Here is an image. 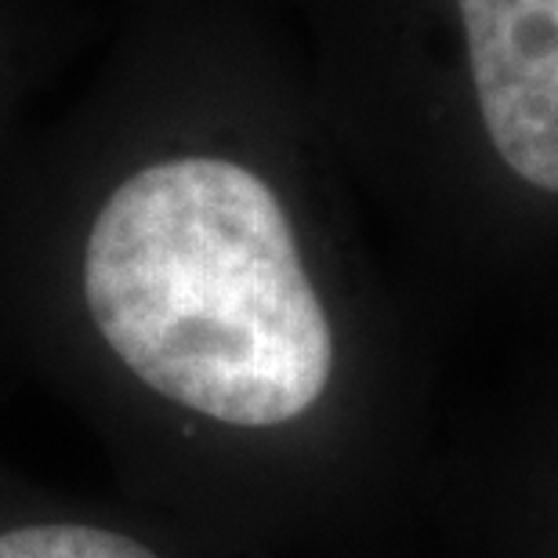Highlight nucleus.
<instances>
[{"instance_id":"obj_1","label":"nucleus","mask_w":558,"mask_h":558,"mask_svg":"<svg viewBox=\"0 0 558 558\" xmlns=\"http://www.w3.org/2000/svg\"><path fill=\"white\" fill-rule=\"evenodd\" d=\"M84 305L156 396L276 428L323 396L333 333L272 185L226 156H171L113 189L84 243Z\"/></svg>"},{"instance_id":"obj_2","label":"nucleus","mask_w":558,"mask_h":558,"mask_svg":"<svg viewBox=\"0 0 558 558\" xmlns=\"http://www.w3.org/2000/svg\"><path fill=\"white\" fill-rule=\"evenodd\" d=\"M486 135L522 182L558 193V0H457Z\"/></svg>"},{"instance_id":"obj_3","label":"nucleus","mask_w":558,"mask_h":558,"mask_svg":"<svg viewBox=\"0 0 558 558\" xmlns=\"http://www.w3.org/2000/svg\"><path fill=\"white\" fill-rule=\"evenodd\" d=\"M0 558H160L142 541L102 526L40 522L0 533Z\"/></svg>"}]
</instances>
